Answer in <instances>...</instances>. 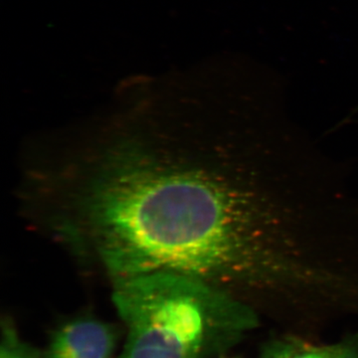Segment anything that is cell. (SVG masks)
Instances as JSON below:
<instances>
[{"mask_svg":"<svg viewBox=\"0 0 358 358\" xmlns=\"http://www.w3.org/2000/svg\"><path fill=\"white\" fill-rule=\"evenodd\" d=\"M117 334L98 320L68 322L54 334L43 358H112Z\"/></svg>","mask_w":358,"mask_h":358,"instance_id":"cell-2","label":"cell"},{"mask_svg":"<svg viewBox=\"0 0 358 358\" xmlns=\"http://www.w3.org/2000/svg\"><path fill=\"white\" fill-rule=\"evenodd\" d=\"M357 114H358V109H357Z\"/></svg>","mask_w":358,"mask_h":358,"instance_id":"cell-6","label":"cell"},{"mask_svg":"<svg viewBox=\"0 0 358 358\" xmlns=\"http://www.w3.org/2000/svg\"><path fill=\"white\" fill-rule=\"evenodd\" d=\"M113 301L128 331L119 358H199L211 319L229 303L220 289L166 272L115 281Z\"/></svg>","mask_w":358,"mask_h":358,"instance_id":"cell-1","label":"cell"},{"mask_svg":"<svg viewBox=\"0 0 358 358\" xmlns=\"http://www.w3.org/2000/svg\"><path fill=\"white\" fill-rule=\"evenodd\" d=\"M0 358H43L38 350L24 343L10 324L2 327Z\"/></svg>","mask_w":358,"mask_h":358,"instance_id":"cell-3","label":"cell"},{"mask_svg":"<svg viewBox=\"0 0 358 358\" xmlns=\"http://www.w3.org/2000/svg\"><path fill=\"white\" fill-rule=\"evenodd\" d=\"M291 352L286 348H278V350H272L266 358H291Z\"/></svg>","mask_w":358,"mask_h":358,"instance_id":"cell-5","label":"cell"},{"mask_svg":"<svg viewBox=\"0 0 358 358\" xmlns=\"http://www.w3.org/2000/svg\"><path fill=\"white\" fill-rule=\"evenodd\" d=\"M291 358H358L357 350L350 346L338 345L310 350Z\"/></svg>","mask_w":358,"mask_h":358,"instance_id":"cell-4","label":"cell"}]
</instances>
